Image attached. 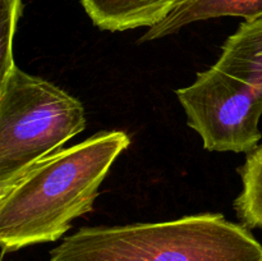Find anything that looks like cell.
I'll list each match as a JSON object with an SVG mask.
<instances>
[{
  "instance_id": "6da1fadb",
  "label": "cell",
  "mask_w": 262,
  "mask_h": 261,
  "mask_svg": "<svg viewBox=\"0 0 262 261\" xmlns=\"http://www.w3.org/2000/svg\"><path fill=\"white\" fill-rule=\"evenodd\" d=\"M130 138L101 130L38 161L0 193L2 253L58 241L94 209L99 188Z\"/></svg>"
},
{
  "instance_id": "8992f818",
  "label": "cell",
  "mask_w": 262,
  "mask_h": 261,
  "mask_svg": "<svg viewBox=\"0 0 262 261\" xmlns=\"http://www.w3.org/2000/svg\"><path fill=\"white\" fill-rule=\"evenodd\" d=\"M220 17H242L247 22L261 19L262 0H182L161 22L141 37V42L178 32L184 26Z\"/></svg>"
},
{
  "instance_id": "ba28073f",
  "label": "cell",
  "mask_w": 262,
  "mask_h": 261,
  "mask_svg": "<svg viewBox=\"0 0 262 261\" xmlns=\"http://www.w3.org/2000/svg\"><path fill=\"white\" fill-rule=\"evenodd\" d=\"M22 14V0H0V81L15 66L13 38Z\"/></svg>"
},
{
  "instance_id": "5b68a950",
  "label": "cell",
  "mask_w": 262,
  "mask_h": 261,
  "mask_svg": "<svg viewBox=\"0 0 262 261\" xmlns=\"http://www.w3.org/2000/svg\"><path fill=\"white\" fill-rule=\"evenodd\" d=\"M92 23L102 31L119 32L152 27L182 0H79Z\"/></svg>"
},
{
  "instance_id": "7a4b0ae2",
  "label": "cell",
  "mask_w": 262,
  "mask_h": 261,
  "mask_svg": "<svg viewBox=\"0 0 262 261\" xmlns=\"http://www.w3.org/2000/svg\"><path fill=\"white\" fill-rule=\"evenodd\" d=\"M50 261H262V245L246 225L220 212H202L82 228L50 251Z\"/></svg>"
},
{
  "instance_id": "52a82bcc",
  "label": "cell",
  "mask_w": 262,
  "mask_h": 261,
  "mask_svg": "<svg viewBox=\"0 0 262 261\" xmlns=\"http://www.w3.org/2000/svg\"><path fill=\"white\" fill-rule=\"evenodd\" d=\"M238 173L243 186L233 204L238 219L250 229H262V143L247 154Z\"/></svg>"
},
{
  "instance_id": "3957f363",
  "label": "cell",
  "mask_w": 262,
  "mask_h": 261,
  "mask_svg": "<svg viewBox=\"0 0 262 261\" xmlns=\"http://www.w3.org/2000/svg\"><path fill=\"white\" fill-rule=\"evenodd\" d=\"M187 124L207 151L251 153L262 135V18L245 20L227 38L219 60L176 91Z\"/></svg>"
},
{
  "instance_id": "277c9868",
  "label": "cell",
  "mask_w": 262,
  "mask_h": 261,
  "mask_svg": "<svg viewBox=\"0 0 262 261\" xmlns=\"http://www.w3.org/2000/svg\"><path fill=\"white\" fill-rule=\"evenodd\" d=\"M84 128L77 97L13 67L0 81V193Z\"/></svg>"
}]
</instances>
